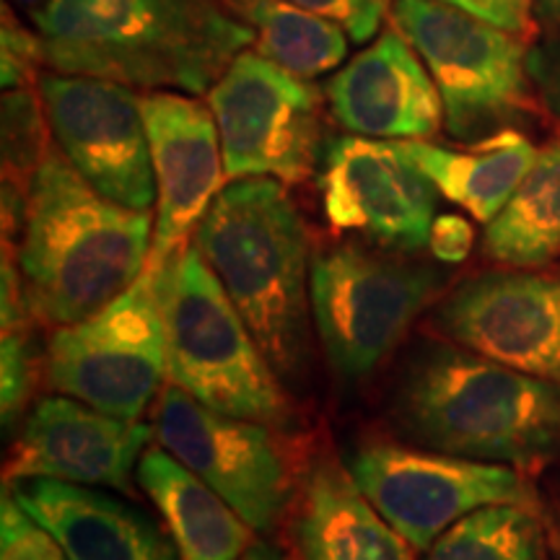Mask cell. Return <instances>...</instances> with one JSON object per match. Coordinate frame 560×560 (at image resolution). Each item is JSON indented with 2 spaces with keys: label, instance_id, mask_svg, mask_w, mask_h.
<instances>
[{
  "label": "cell",
  "instance_id": "cell-11",
  "mask_svg": "<svg viewBox=\"0 0 560 560\" xmlns=\"http://www.w3.org/2000/svg\"><path fill=\"white\" fill-rule=\"evenodd\" d=\"M159 446L215 490L255 532H272L291 506L289 465L265 423L219 412L170 384L156 412Z\"/></svg>",
  "mask_w": 560,
  "mask_h": 560
},
{
  "label": "cell",
  "instance_id": "cell-17",
  "mask_svg": "<svg viewBox=\"0 0 560 560\" xmlns=\"http://www.w3.org/2000/svg\"><path fill=\"white\" fill-rule=\"evenodd\" d=\"M332 117L353 136L425 140L444 122V102L416 47L387 30L325 86Z\"/></svg>",
  "mask_w": 560,
  "mask_h": 560
},
{
  "label": "cell",
  "instance_id": "cell-14",
  "mask_svg": "<svg viewBox=\"0 0 560 560\" xmlns=\"http://www.w3.org/2000/svg\"><path fill=\"white\" fill-rule=\"evenodd\" d=\"M436 185L405 156L397 140L346 136L332 140L322 172V206L340 231L400 252L429 247Z\"/></svg>",
  "mask_w": 560,
  "mask_h": 560
},
{
  "label": "cell",
  "instance_id": "cell-21",
  "mask_svg": "<svg viewBox=\"0 0 560 560\" xmlns=\"http://www.w3.org/2000/svg\"><path fill=\"white\" fill-rule=\"evenodd\" d=\"M397 143L446 200L486 226L501 213L537 156L532 140L509 128L490 132L467 149H444L429 140Z\"/></svg>",
  "mask_w": 560,
  "mask_h": 560
},
{
  "label": "cell",
  "instance_id": "cell-18",
  "mask_svg": "<svg viewBox=\"0 0 560 560\" xmlns=\"http://www.w3.org/2000/svg\"><path fill=\"white\" fill-rule=\"evenodd\" d=\"M9 486L13 499L52 532L68 560H179L172 535L115 495L45 478Z\"/></svg>",
  "mask_w": 560,
  "mask_h": 560
},
{
  "label": "cell",
  "instance_id": "cell-5",
  "mask_svg": "<svg viewBox=\"0 0 560 560\" xmlns=\"http://www.w3.org/2000/svg\"><path fill=\"white\" fill-rule=\"evenodd\" d=\"M161 304L170 384L226 416L289 420L280 376L192 242L161 268Z\"/></svg>",
  "mask_w": 560,
  "mask_h": 560
},
{
  "label": "cell",
  "instance_id": "cell-1",
  "mask_svg": "<svg viewBox=\"0 0 560 560\" xmlns=\"http://www.w3.org/2000/svg\"><path fill=\"white\" fill-rule=\"evenodd\" d=\"M32 21L58 73L190 96L255 45L226 0H47Z\"/></svg>",
  "mask_w": 560,
  "mask_h": 560
},
{
  "label": "cell",
  "instance_id": "cell-3",
  "mask_svg": "<svg viewBox=\"0 0 560 560\" xmlns=\"http://www.w3.org/2000/svg\"><path fill=\"white\" fill-rule=\"evenodd\" d=\"M202 260L285 382L310 363V234L283 182L231 179L192 234Z\"/></svg>",
  "mask_w": 560,
  "mask_h": 560
},
{
  "label": "cell",
  "instance_id": "cell-9",
  "mask_svg": "<svg viewBox=\"0 0 560 560\" xmlns=\"http://www.w3.org/2000/svg\"><path fill=\"white\" fill-rule=\"evenodd\" d=\"M226 179L270 177L301 185L312 177L322 136V96L310 79L257 50L236 55L208 91Z\"/></svg>",
  "mask_w": 560,
  "mask_h": 560
},
{
  "label": "cell",
  "instance_id": "cell-20",
  "mask_svg": "<svg viewBox=\"0 0 560 560\" xmlns=\"http://www.w3.org/2000/svg\"><path fill=\"white\" fill-rule=\"evenodd\" d=\"M138 486L159 509L179 560H242L255 529L242 514L187 470L164 446H149L138 462Z\"/></svg>",
  "mask_w": 560,
  "mask_h": 560
},
{
  "label": "cell",
  "instance_id": "cell-28",
  "mask_svg": "<svg viewBox=\"0 0 560 560\" xmlns=\"http://www.w3.org/2000/svg\"><path fill=\"white\" fill-rule=\"evenodd\" d=\"M34 384V353L26 327L5 330L0 340V405L3 425L16 423Z\"/></svg>",
  "mask_w": 560,
  "mask_h": 560
},
{
  "label": "cell",
  "instance_id": "cell-26",
  "mask_svg": "<svg viewBox=\"0 0 560 560\" xmlns=\"http://www.w3.org/2000/svg\"><path fill=\"white\" fill-rule=\"evenodd\" d=\"M0 560H68L52 532L9 495V488L0 506Z\"/></svg>",
  "mask_w": 560,
  "mask_h": 560
},
{
  "label": "cell",
  "instance_id": "cell-29",
  "mask_svg": "<svg viewBox=\"0 0 560 560\" xmlns=\"http://www.w3.org/2000/svg\"><path fill=\"white\" fill-rule=\"evenodd\" d=\"M342 26L353 42H369L380 32L384 16L392 11V0H285Z\"/></svg>",
  "mask_w": 560,
  "mask_h": 560
},
{
  "label": "cell",
  "instance_id": "cell-4",
  "mask_svg": "<svg viewBox=\"0 0 560 560\" xmlns=\"http://www.w3.org/2000/svg\"><path fill=\"white\" fill-rule=\"evenodd\" d=\"M397 420L425 450L532 465L560 452V384L459 346L420 350L395 395Z\"/></svg>",
  "mask_w": 560,
  "mask_h": 560
},
{
  "label": "cell",
  "instance_id": "cell-35",
  "mask_svg": "<svg viewBox=\"0 0 560 560\" xmlns=\"http://www.w3.org/2000/svg\"><path fill=\"white\" fill-rule=\"evenodd\" d=\"M45 3H47V0H13V5H16V9H21L24 13H30V16H34V13H37Z\"/></svg>",
  "mask_w": 560,
  "mask_h": 560
},
{
  "label": "cell",
  "instance_id": "cell-31",
  "mask_svg": "<svg viewBox=\"0 0 560 560\" xmlns=\"http://www.w3.org/2000/svg\"><path fill=\"white\" fill-rule=\"evenodd\" d=\"M472 242H475V231L470 226V221L462 219L457 213L436 215V221H433L431 226L429 249L439 262H446V265L465 262L467 257H470Z\"/></svg>",
  "mask_w": 560,
  "mask_h": 560
},
{
  "label": "cell",
  "instance_id": "cell-2",
  "mask_svg": "<svg viewBox=\"0 0 560 560\" xmlns=\"http://www.w3.org/2000/svg\"><path fill=\"white\" fill-rule=\"evenodd\" d=\"M19 268L34 317L62 327L91 317L143 276L151 210L96 192L50 145L32 182Z\"/></svg>",
  "mask_w": 560,
  "mask_h": 560
},
{
  "label": "cell",
  "instance_id": "cell-34",
  "mask_svg": "<svg viewBox=\"0 0 560 560\" xmlns=\"http://www.w3.org/2000/svg\"><path fill=\"white\" fill-rule=\"evenodd\" d=\"M242 560H293V558L289 552L272 548L268 542H255L247 552H244Z\"/></svg>",
  "mask_w": 560,
  "mask_h": 560
},
{
  "label": "cell",
  "instance_id": "cell-13",
  "mask_svg": "<svg viewBox=\"0 0 560 560\" xmlns=\"http://www.w3.org/2000/svg\"><path fill=\"white\" fill-rule=\"evenodd\" d=\"M436 325L454 346L560 384V272H482L450 293Z\"/></svg>",
  "mask_w": 560,
  "mask_h": 560
},
{
  "label": "cell",
  "instance_id": "cell-33",
  "mask_svg": "<svg viewBox=\"0 0 560 560\" xmlns=\"http://www.w3.org/2000/svg\"><path fill=\"white\" fill-rule=\"evenodd\" d=\"M535 16L548 32L560 30V0H537Z\"/></svg>",
  "mask_w": 560,
  "mask_h": 560
},
{
  "label": "cell",
  "instance_id": "cell-25",
  "mask_svg": "<svg viewBox=\"0 0 560 560\" xmlns=\"http://www.w3.org/2000/svg\"><path fill=\"white\" fill-rule=\"evenodd\" d=\"M52 130L42 107L39 89H11L3 94V234L24 231L32 182L52 145Z\"/></svg>",
  "mask_w": 560,
  "mask_h": 560
},
{
  "label": "cell",
  "instance_id": "cell-16",
  "mask_svg": "<svg viewBox=\"0 0 560 560\" xmlns=\"http://www.w3.org/2000/svg\"><path fill=\"white\" fill-rule=\"evenodd\" d=\"M153 425L125 420L73 400L47 397L26 418L5 465V482L45 478L132 493V470Z\"/></svg>",
  "mask_w": 560,
  "mask_h": 560
},
{
  "label": "cell",
  "instance_id": "cell-15",
  "mask_svg": "<svg viewBox=\"0 0 560 560\" xmlns=\"http://www.w3.org/2000/svg\"><path fill=\"white\" fill-rule=\"evenodd\" d=\"M140 112L156 179V221L145 268L161 270L190 244L187 240L223 190L226 170L213 112L195 96L149 91L140 96Z\"/></svg>",
  "mask_w": 560,
  "mask_h": 560
},
{
  "label": "cell",
  "instance_id": "cell-6",
  "mask_svg": "<svg viewBox=\"0 0 560 560\" xmlns=\"http://www.w3.org/2000/svg\"><path fill=\"white\" fill-rule=\"evenodd\" d=\"M392 26L429 68L452 138H486L529 104L527 47L444 0H392Z\"/></svg>",
  "mask_w": 560,
  "mask_h": 560
},
{
  "label": "cell",
  "instance_id": "cell-27",
  "mask_svg": "<svg viewBox=\"0 0 560 560\" xmlns=\"http://www.w3.org/2000/svg\"><path fill=\"white\" fill-rule=\"evenodd\" d=\"M0 75H3V89H24L32 86L37 68L45 66V42L37 30L24 26L9 3L0 11Z\"/></svg>",
  "mask_w": 560,
  "mask_h": 560
},
{
  "label": "cell",
  "instance_id": "cell-19",
  "mask_svg": "<svg viewBox=\"0 0 560 560\" xmlns=\"http://www.w3.org/2000/svg\"><path fill=\"white\" fill-rule=\"evenodd\" d=\"M291 540L299 560H416V548L361 493L348 467L330 457L306 472Z\"/></svg>",
  "mask_w": 560,
  "mask_h": 560
},
{
  "label": "cell",
  "instance_id": "cell-36",
  "mask_svg": "<svg viewBox=\"0 0 560 560\" xmlns=\"http://www.w3.org/2000/svg\"><path fill=\"white\" fill-rule=\"evenodd\" d=\"M520 3L524 5V9H529V5H532V3H537V0H520Z\"/></svg>",
  "mask_w": 560,
  "mask_h": 560
},
{
  "label": "cell",
  "instance_id": "cell-23",
  "mask_svg": "<svg viewBox=\"0 0 560 560\" xmlns=\"http://www.w3.org/2000/svg\"><path fill=\"white\" fill-rule=\"evenodd\" d=\"M255 30V50L301 79H317L348 55V34L335 21L285 0H226Z\"/></svg>",
  "mask_w": 560,
  "mask_h": 560
},
{
  "label": "cell",
  "instance_id": "cell-24",
  "mask_svg": "<svg viewBox=\"0 0 560 560\" xmlns=\"http://www.w3.org/2000/svg\"><path fill=\"white\" fill-rule=\"evenodd\" d=\"M423 560H548V545L532 506L499 503L446 529Z\"/></svg>",
  "mask_w": 560,
  "mask_h": 560
},
{
  "label": "cell",
  "instance_id": "cell-8",
  "mask_svg": "<svg viewBox=\"0 0 560 560\" xmlns=\"http://www.w3.org/2000/svg\"><path fill=\"white\" fill-rule=\"evenodd\" d=\"M441 291L425 265L395 260L361 244L312 255V319L327 361L342 380H363L395 350Z\"/></svg>",
  "mask_w": 560,
  "mask_h": 560
},
{
  "label": "cell",
  "instance_id": "cell-32",
  "mask_svg": "<svg viewBox=\"0 0 560 560\" xmlns=\"http://www.w3.org/2000/svg\"><path fill=\"white\" fill-rule=\"evenodd\" d=\"M457 9L472 13L488 24L514 34L529 32V9H524L520 0H444Z\"/></svg>",
  "mask_w": 560,
  "mask_h": 560
},
{
  "label": "cell",
  "instance_id": "cell-7",
  "mask_svg": "<svg viewBox=\"0 0 560 560\" xmlns=\"http://www.w3.org/2000/svg\"><path fill=\"white\" fill-rule=\"evenodd\" d=\"M45 380L60 395L125 420H140L166 380V322L161 270L136 283L91 317L55 327Z\"/></svg>",
  "mask_w": 560,
  "mask_h": 560
},
{
  "label": "cell",
  "instance_id": "cell-12",
  "mask_svg": "<svg viewBox=\"0 0 560 560\" xmlns=\"http://www.w3.org/2000/svg\"><path fill=\"white\" fill-rule=\"evenodd\" d=\"M37 89L55 145L104 198L132 210L156 202L151 145L140 96L91 75L42 73Z\"/></svg>",
  "mask_w": 560,
  "mask_h": 560
},
{
  "label": "cell",
  "instance_id": "cell-10",
  "mask_svg": "<svg viewBox=\"0 0 560 560\" xmlns=\"http://www.w3.org/2000/svg\"><path fill=\"white\" fill-rule=\"evenodd\" d=\"M346 467L361 493L416 550H429L480 509L535 503L529 482L511 467L433 450L366 441L348 454Z\"/></svg>",
  "mask_w": 560,
  "mask_h": 560
},
{
  "label": "cell",
  "instance_id": "cell-30",
  "mask_svg": "<svg viewBox=\"0 0 560 560\" xmlns=\"http://www.w3.org/2000/svg\"><path fill=\"white\" fill-rule=\"evenodd\" d=\"M527 73L537 96L556 120H560V30L529 47Z\"/></svg>",
  "mask_w": 560,
  "mask_h": 560
},
{
  "label": "cell",
  "instance_id": "cell-22",
  "mask_svg": "<svg viewBox=\"0 0 560 560\" xmlns=\"http://www.w3.org/2000/svg\"><path fill=\"white\" fill-rule=\"evenodd\" d=\"M482 255L503 268H542L560 255V138L529 172L482 236Z\"/></svg>",
  "mask_w": 560,
  "mask_h": 560
}]
</instances>
